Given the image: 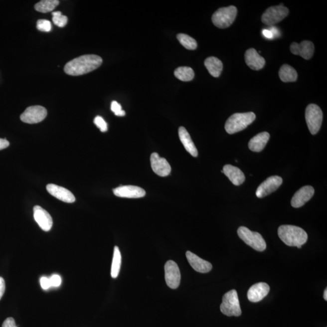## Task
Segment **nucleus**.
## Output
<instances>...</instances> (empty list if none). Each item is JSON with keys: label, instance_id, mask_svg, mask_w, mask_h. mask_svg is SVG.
<instances>
[{"label": "nucleus", "instance_id": "nucleus-1", "mask_svg": "<svg viewBox=\"0 0 327 327\" xmlns=\"http://www.w3.org/2000/svg\"><path fill=\"white\" fill-rule=\"evenodd\" d=\"M103 60L96 55H82L70 61L64 66V72L67 75L80 76L94 71L102 64Z\"/></svg>", "mask_w": 327, "mask_h": 327}, {"label": "nucleus", "instance_id": "nucleus-2", "mask_svg": "<svg viewBox=\"0 0 327 327\" xmlns=\"http://www.w3.org/2000/svg\"><path fill=\"white\" fill-rule=\"evenodd\" d=\"M278 232L279 237L285 244L290 247H297L298 249H301L302 245L306 244L308 239L306 231L295 225H281Z\"/></svg>", "mask_w": 327, "mask_h": 327}, {"label": "nucleus", "instance_id": "nucleus-3", "mask_svg": "<svg viewBox=\"0 0 327 327\" xmlns=\"http://www.w3.org/2000/svg\"><path fill=\"white\" fill-rule=\"evenodd\" d=\"M256 119L253 112L236 113L228 118L225 125L228 134H234L246 129Z\"/></svg>", "mask_w": 327, "mask_h": 327}, {"label": "nucleus", "instance_id": "nucleus-4", "mask_svg": "<svg viewBox=\"0 0 327 327\" xmlns=\"http://www.w3.org/2000/svg\"><path fill=\"white\" fill-rule=\"evenodd\" d=\"M220 309L222 314L227 317H238L241 315L238 293L235 290H230L223 296Z\"/></svg>", "mask_w": 327, "mask_h": 327}, {"label": "nucleus", "instance_id": "nucleus-5", "mask_svg": "<svg viewBox=\"0 0 327 327\" xmlns=\"http://www.w3.org/2000/svg\"><path fill=\"white\" fill-rule=\"evenodd\" d=\"M237 13L238 10L233 5L221 7L213 13L211 20L217 27L225 29L233 24L236 17Z\"/></svg>", "mask_w": 327, "mask_h": 327}, {"label": "nucleus", "instance_id": "nucleus-6", "mask_svg": "<svg viewBox=\"0 0 327 327\" xmlns=\"http://www.w3.org/2000/svg\"><path fill=\"white\" fill-rule=\"evenodd\" d=\"M238 234L239 238L253 249L258 252L266 250V241L260 233L252 232L249 228L242 226L238 228Z\"/></svg>", "mask_w": 327, "mask_h": 327}, {"label": "nucleus", "instance_id": "nucleus-7", "mask_svg": "<svg viewBox=\"0 0 327 327\" xmlns=\"http://www.w3.org/2000/svg\"><path fill=\"white\" fill-rule=\"evenodd\" d=\"M306 120L310 133L312 135L317 134L322 125V110L317 104H309L306 108Z\"/></svg>", "mask_w": 327, "mask_h": 327}, {"label": "nucleus", "instance_id": "nucleus-8", "mask_svg": "<svg viewBox=\"0 0 327 327\" xmlns=\"http://www.w3.org/2000/svg\"><path fill=\"white\" fill-rule=\"evenodd\" d=\"M289 9L283 4L270 7L262 16V21L267 26H272L283 20L289 15Z\"/></svg>", "mask_w": 327, "mask_h": 327}, {"label": "nucleus", "instance_id": "nucleus-9", "mask_svg": "<svg viewBox=\"0 0 327 327\" xmlns=\"http://www.w3.org/2000/svg\"><path fill=\"white\" fill-rule=\"evenodd\" d=\"M46 108L41 106H30L25 110L20 116V119L25 123L36 124L41 122L47 117Z\"/></svg>", "mask_w": 327, "mask_h": 327}, {"label": "nucleus", "instance_id": "nucleus-10", "mask_svg": "<svg viewBox=\"0 0 327 327\" xmlns=\"http://www.w3.org/2000/svg\"><path fill=\"white\" fill-rule=\"evenodd\" d=\"M166 284L171 289H176L181 282V273L177 264L173 261H168L165 264Z\"/></svg>", "mask_w": 327, "mask_h": 327}, {"label": "nucleus", "instance_id": "nucleus-11", "mask_svg": "<svg viewBox=\"0 0 327 327\" xmlns=\"http://www.w3.org/2000/svg\"><path fill=\"white\" fill-rule=\"evenodd\" d=\"M283 179L279 176H272L262 182L256 191V195L259 198L269 195L274 192L283 184Z\"/></svg>", "mask_w": 327, "mask_h": 327}, {"label": "nucleus", "instance_id": "nucleus-12", "mask_svg": "<svg viewBox=\"0 0 327 327\" xmlns=\"http://www.w3.org/2000/svg\"><path fill=\"white\" fill-rule=\"evenodd\" d=\"M151 163L152 170L158 175L165 177L169 175L171 172V166L167 161L160 157L157 153L151 155Z\"/></svg>", "mask_w": 327, "mask_h": 327}, {"label": "nucleus", "instance_id": "nucleus-13", "mask_svg": "<svg viewBox=\"0 0 327 327\" xmlns=\"http://www.w3.org/2000/svg\"><path fill=\"white\" fill-rule=\"evenodd\" d=\"M115 195L120 198H140L146 195V191L135 185H121L113 190Z\"/></svg>", "mask_w": 327, "mask_h": 327}, {"label": "nucleus", "instance_id": "nucleus-14", "mask_svg": "<svg viewBox=\"0 0 327 327\" xmlns=\"http://www.w3.org/2000/svg\"><path fill=\"white\" fill-rule=\"evenodd\" d=\"M315 194L314 188L310 185L304 186L297 191L293 196L291 201L292 207L300 208L303 207Z\"/></svg>", "mask_w": 327, "mask_h": 327}, {"label": "nucleus", "instance_id": "nucleus-15", "mask_svg": "<svg viewBox=\"0 0 327 327\" xmlns=\"http://www.w3.org/2000/svg\"><path fill=\"white\" fill-rule=\"evenodd\" d=\"M33 216L42 230L45 232H49L51 229L53 225L52 217L44 208L39 205H36L33 208Z\"/></svg>", "mask_w": 327, "mask_h": 327}, {"label": "nucleus", "instance_id": "nucleus-16", "mask_svg": "<svg viewBox=\"0 0 327 327\" xmlns=\"http://www.w3.org/2000/svg\"><path fill=\"white\" fill-rule=\"evenodd\" d=\"M290 50L293 54L300 55L306 60H310L314 54V43L309 41H303L301 43H293L290 46Z\"/></svg>", "mask_w": 327, "mask_h": 327}, {"label": "nucleus", "instance_id": "nucleus-17", "mask_svg": "<svg viewBox=\"0 0 327 327\" xmlns=\"http://www.w3.org/2000/svg\"><path fill=\"white\" fill-rule=\"evenodd\" d=\"M47 190L51 195L61 201L67 203H73L75 201V197L71 191L61 186L50 184L46 187Z\"/></svg>", "mask_w": 327, "mask_h": 327}, {"label": "nucleus", "instance_id": "nucleus-18", "mask_svg": "<svg viewBox=\"0 0 327 327\" xmlns=\"http://www.w3.org/2000/svg\"><path fill=\"white\" fill-rule=\"evenodd\" d=\"M186 258L187 259L188 263L196 272L206 273L209 272L212 269V265L209 262L199 258V256L194 254L190 251H187L186 252Z\"/></svg>", "mask_w": 327, "mask_h": 327}, {"label": "nucleus", "instance_id": "nucleus-19", "mask_svg": "<svg viewBox=\"0 0 327 327\" xmlns=\"http://www.w3.org/2000/svg\"><path fill=\"white\" fill-rule=\"evenodd\" d=\"M269 292V285L265 283H259L250 287L247 293V297L252 303H258L267 297Z\"/></svg>", "mask_w": 327, "mask_h": 327}, {"label": "nucleus", "instance_id": "nucleus-20", "mask_svg": "<svg viewBox=\"0 0 327 327\" xmlns=\"http://www.w3.org/2000/svg\"><path fill=\"white\" fill-rule=\"evenodd\" d=\"M245 63L250 68L259 70L263 68L266 64V61L263 57L259 54L255 49L251 48L248 49L245 53Z\"/></svg>", "mask_w": 327, "mask_h": 327}, {"label": "nucleus", "instance_id": "nucleus-21", "mask_svg": "<svg viewBox=\"0 0 327 327\" xmlns=\"http://www.w3.org/2000/svg\"><path fill=\"white\" fill-rule=\"evenodd\" d=\"M222 173H224L233 184L235 185L243 184L245 179L244 174L240 169L232 165H224Z\"/></svg>", "mask_w": 327, "mask_h": 327}, {"label": "nucleus", "instance_id": "nucleus-22", "mask_svg": "<svg viewBox=\"0 0 327 327\" xmlns=\"http://www.w3.org/2000/svg\"><path fill=\"white\" fill-rule=\"evenodd\" d=\"M179 137L180 140L184 146L185 150L189 153L191 156L194 157H198V150L194 145L192 140H191L190 135L188 134L184 127H180L178 131Z\"/></svg>", "mask_w": 327, "mask_h": 327}, {"label": "nucleus", "instance_id": "nucleus-23", "mask_svg": "<svg viewBox=\"0 0 327 327\" xmlns=\"http://www.w3.org/2000/svg\"><path fill=\"white\" fill-rule=\"evenodd\" d=\"M270 139V134L264 132L256 135L250 140L249 148L250 151L255 152H260L264 150Z\"/></svg>", "mask_w": 327, "mask_h": 327}, {"label": "nucleus", "instance_id": "nucleus-24", "mask_svg": "<svg viewBox=\"0 0 327 327\" xmlns=\"http://www.w3.org/2000/svg\"><path fill=\"white\" fill-rule=\"evenodd\" d=\"M204 65L208 72L213 77H219L223 69V64L218 58L210 56L205 60Z\"/></svg>", "mask_w": 327, "mask_h": 327}, {"label": "nucleus", "instance_id": "nucleus-25", "mask_svg": "<svg viewBox=\"0 0 327 327\" xmlns=\"http://www.w3.org/2000/svg\"><path fill=\"white\" fill-rule=\"evenodd\" d=\"M279 75L282 81L295 82L297 80L298 73L296 70L288 64H284L280 68Z\"/></svg>", "mask_w": 327, "mask_h": 327}, {"label": "nucleus", "instance_id": "nucleus-26", "mask_svg": "<svg viewBox=\"0 0 327 327\" xmlns=\"http://www.w3.org/2000/svg\"><path fill=\"white\" fill-rule=\"evenodd\" d=\"M174 76L182 81H190L194 77L193 70L189 67H179L174 70Z\"/></svg>", "mask_w": 327, "mask_h": 327}, {"label": "nucleus", "instance_id": "nucleus-27", "mask_svg": "<svg viewBox=\"0 0 327 327\" xmlns=\"http://www.w3.org/2000/svg\"><path fill=\"white\" fill-rule=\"evenodd\" d=\"M59 3L58 0H43L35 5V9L39 12L47 13L54 10Z\"/></svg>", "mask_w": 327, "mask_h": 327}, {"label": "nucleus", "instance_id": "nucleus-28", "mask_svg": "<svg viewBox=\"0 0 327 327\" xmlns=\"http://www.w3.org/2000/svg\"><path fill=\"white\" fill-rule=\"evenodd\" d=\"M121 264V255L119 248H114V257L111 268V276L113 278H117L119 275Z\"/></svg>", "mask_w": 327, "mask_h": 327}, {"label": "nucleus", "instance_id": "nucleus-29", "mask_svg": "<svg viewBox=\"0 0 327 327\" xmlns=\"http://www.w3.org/2000/svg\"><path fill=\"white\" fill-rule=\"evenodd\" d=\"M177 39L182 46L188 50H195L198 46L195 39L184 33H179L177 35Z\"/></svg>", "mask_w": 327, "mask_h": 327}, {"label": "nucleus", "instance_id": "nucleus-30", "mask_svg": "<svg viewBox=\"0 0 327 327\" xmlns=\"http://www.w3.org/2000/svg\"><path fill=\"white\" fill-rule=\"evenodd\" d=\"M52 16L53 23L58 27H64L67 24V21H68V18H67V16L62 15L60 11H56V12H53Z\"/></svg>", "mask_w": 327, "mask_h": 327}, {"label": "nucleus", "instance_id": "nucleus-31", "mask_svg": "<svg viewBox=\"0 0 327 327\" xmlns=\"http://www.w3.org/2000/svg\"><path fill=\"white\" fill-rule=\"evenodd\" d=\"M36 27L43 32H50L52 29L51 22L46 19H39L36 24Z\"/></svg>", "mask_w": 327, "mask_h": 327}, {"label": "nucleus", "instance_id": "nucleus-32", "mask_svg": "<svg viewBox=\"0 0 327 327\" xmlns=\"http://www.w3.org/2000/svg\"><path fill=\"white\" fill-rule=\"evenodd\" d=\"M111 111L118 117H124L126 115L125 111L122 109V107L116 101H112L111 104Z\"/></svg>", "mask_w": 327, "mask_h": 327}, {"label": "nucleus", "instance_id": "nucleus-33", "mask_svg": "<svg viewBox=\"0 0 327 327\" xmlns=\"http://www.w3.org/2000/svg\"><path fill=\"white\" fill-rule=\"evenodd\" d=\"M94 123L100 129L101 132H106L108 131V124H107L102 117L100 116L96 117L94 119Z\"/></svg>", "mask_w": 327, "mask_h": 327}, {"label": "nucleus", "instance_id": "nucleus-34", "mask_svg": "<svg viewBox=\"0 0 327 327\" xmlns=\"http://www.w3.org/2000/svg\"><path fill=\"white\" fill-rule=\"evenodd\" d=\"M50 285L53 287H58L61 284V278L58 275H53L49 278Z\"/></svg>", "mask_w": 327, "mask_h": 327}, {"label": "nucleus", "instance_id": "nucleus-35", "mask_svg": "<svg viewBox=\"0 0 327 327\" xmlns=\"http://www.w3.org/2000/svg\"><path fill=\"white\" fill-rule=\"evenodd\" d=\"M40 284L42 289L43 290L49 289L51 287L49 278L46 277H42L40 279Z\"/></svg>", "mask_w": 327, "mask_h": 327}, {"label": "nucleus", "instance_id": "nucleus-36", "mask_svg": "<svg viewBox=\"0 0 327 327\" xmlns=\"http://www.w3.org/2000/svg\"><path fill=\"white\" fill-rule=\"evenodd\" d=\"M2 327H18L16 326L15 321L12 318H8L4 321Z\"/></svg>", "mask_w": 327, "mask_h": 327}, {"label": "nucleus", "instance_id": "nucleus-37", "mask_svg": "<svg viewBox=\"0 0 327 327\" xmlns=\"http://www.w3.org/2000/svg\"><path fill=\"white\" fill-rule=\"evenodd\" d=\"M5 289V281L3 278L0 277V300L3 296Z\"/></svg>", "mask_w": 327, "mask_h": 327}, {"label": "nucleus", "instance_id": "nucleus-38", "mask_svg": "<svg viewBox=\"0 0 327 327\" xmlns=\"http://www.w3.org/2000/svg\"><path fill=\"white\" fill-rule=\"evenodd\" d=\"M9 143L8 142V141L0 138V151L2 150V149L7 148V147H9Z\"/></svg>", "mask_w": 327, "mask_h": 327}, {"label": "nucleus", "instance_id": "nucleus-39", "mask_svg": "<svg viewBox=\"0 0 327 327\" xmlns=\"http://www.w3.org/2000/svg\"><path fill=\"white\" fill-rule=\"evenodd\" d=\"M263 34L265 36V37H266L267 38H269V39L273 38L272 33L271 31H270L269 29H264L263 30Z\"/></svg>", "mask_w": 327, "mask_h": 327}, {"label": "nucleus", "instance_id": "nucleus-40", "mask_svg": "<svg viewBox=\"0 0 327 327\" xmlns=\"http://www.w3.org/2000/svg\"><path fill=\"white\" fill-rule=\"evenodd\" d=\"M269 30L271 31L273 34V38L276 37V36H278L279 35H280V32H279L277 28L273 26L271 28H270V29Z\"/></svg>", "mask_w": 327, "mask_h": 327}, {"label": "nucleus", "instance_id": "nucleus-41", "mask_svg": "<svg viewBox=\"0 0 327 327\" xmlns=\"http://www.w3.org/2000/svg\"><path fill=\"white\" fill-rule=\"evenodd\" d=\"M324 299L326 301H327V290L326 289L325 291H324Z\"/></svg>", "mask_w": 327, "mask_h": 327}]
</instances>
